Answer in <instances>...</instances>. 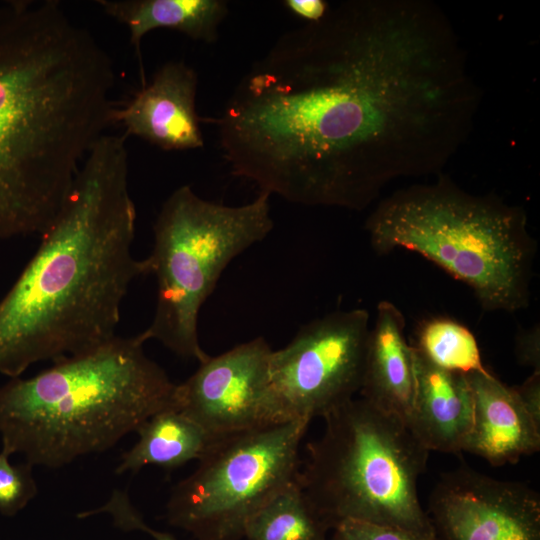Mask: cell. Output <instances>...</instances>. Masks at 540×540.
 Here are the masks:
<instances>
[{"instance_id":"cell-6","label":"cell","mask_w":540,"mask_h":540,"mask_svg":"<svg viewBox=\"0 0 540 540\" xmlns=\"http://www.w3.org/2000/svg\"><path fill=\"white\" fill-rule=\"evenodd\" d=\"M323 419L297 482L329 527L352 519L434 539L418 496L429 450L406 423L361 397Z\"/></svg>"},{"instance_id":"cell-4","label":"cell","mask_w":540,"mask_h":540,"mask_svg":"<svg viewBox=\"0 0 540 540\" xmlns=\"http://www.w3.org/2000/svg\"><path fill=\"white\" fill-rule=\"evenodd\" d=\"M140 334L115 336L33 377L0 387L2 450L58 468L112 448L162 411L178 408V384L144 351Z\"/></svg>"},{"instance_id":"cell-16","label":"cell","mask_w":540,"mask_h":540,"mask_svg":"<svg viewBox=\"0 0 540 540\" xmlns=\"http://www.w3.org/2000/svg\"><path fill=\"white\" fill-rule=\"evenodd\" d=\"M103 11L124 24L140 59V45L150 31L165 28L205 43H214L228 14L224 0H99Z\"/></svg>"},{"instance_id":"cell-18","label":"cell","mask_w":540,"mask_h":540,"mask_svg":"<svg viewBox=\"0 0 540 540\" xmlns=\"http://www.w3.org/2000/svg\"><path fill=\"white\" fill-rule=\"evenodd\" d=\"M331 529L311 506L297 482L269 500L245 527L246 540H327Z\"/></svg>"},{"instance_id":"cell-9","label":"cell","mask_w":540,"mask_h":540,"mask_svg":"<svg viewBox=\"0 0 540 540\" xmlns=\"http://www.w3.org/2000/svg\"><path fill=\"white\" fill-rule=\"evenodd\" d=\"M369 332L367 310H338L303 325L285 347L272 350L271 386L293 420L324 418L360 392Z\"/></svg>"},{"instance_id":"cell-26","label":"cell","mask_w":540,"mask_h":540,"mask_svg":"<svg viewBox=\"0 0 540 540\" xmlns=\"http://www.w3.org/2000/svg\"><path fill=\"white\" fill-rule=\"evenodd\" d=\"M331 540H337V539H335V538L332 537Z\"/></svg>"},{"instance_id":"cell-5","label":"cell","mask_w":540,"mask_h":540,"mask_svg":"<svg viewBox=\"0 0 540 540\" xmlns=\"http://www.w3.org/2000/svg\"><path fill=\"white\" fill-rule=\"evenodd\" d=\"M365 229L375 252L423 256L467 285L485 311L529 305L537 243L521 206L469 193L439 174L381 200Z\"/></svg>"},{"instance_id":"cell-8","label":"cell","mask_w":540,"mask_h":540,"mask_svg":"<svg viewBox=\"0 0 540 540\" xmlns=\"http://www.w3.org/2000/svg\"><path fill=\"white\" fill-rule=\"evenodd\" d=\"M309 424L296 419L213 439L173 488L167 521L195 540L242 539L253 515L296 480Z\"/></svg>"},{"instance_id":"cell-3","label":"cell","mask_w":540,"mask_h":540,"mask_svg":"<svg viewBox=\"0 0 540 540\" xmlns=\"http://www.w3.org/2000/svg\"><path fill=\"white\" fill-rule=\"evenodd\" d=\"M126 136L91 147L40 245L0 301V373L94 349L116 335L132 284L150 274L132 253L136 209Z\"/></svg>"},{"instance_id":"cell-23","label":"cell","mask_w":540,"mask_h":540,"mask_svg":"<svg viewBox=\"0 0 540 540\" xmlns=\"http://www.w3.org/2000/svg\"><path fill=\"white\" fill-rule=\"evenodd\" d=\"M515 354L518 362L540 372V327L534 325L529 329H521L515 339Z\"/></svg>"},{"instance_id":"cell-25","label":"cell","mask_w":540,"mask_h":540,"mask_svg":"<svg viewBox=\"0 0 540 540\" xmlns=\"http://www.w3.org/2000/svg\"><path fill=\"white\" fill-rule=\"evenodd\" d=\"M284 5L306 23L317 22L327 13L330 5L323 0H286Z\"/></svg>"},{"instance_id":"cell-11","label":"cell","mask_w":540,"mask_h":540,"mask_svg":"<svg viewBox=\"0 0 540 540\" xmlns=\"http://www.w3.org/2000/svg\"><path fill=\"white\" fill-rule=\"evenodd\" d=\"M435 540H540V496L469 467L444 473L426 511Z\"/></svg>"},{"instance_id":"cell-14","label":"cell","mask_w":540,"mask_h":540,"mask_svg":"<svg viewBox=\"0 0 540 540\" xmlns=\"http://www.w3.org/2000/svg\"><path fill=\"white\" fill-rule=\"evenodd\" d=\"M473 400L472 425L464 451L493 466L515 463L540 449V427L523 408L513 387L488 370L466 374Z\"/></svg>"},{"instance_id":"cell-24","label":"cell","mask_w":540,"mask_h":540,"mask_svg":"<svg viewBox=\"0 0 540 540\" xmlns=\"http://www.w3.org/2000/svg\"><path fill=\"white\" fill-rule=\"evenodd\" d=\"M523 408L540 427V372L532 374L520 385L513 386Z\"/></svg>"},{"instance_id":"cell-7","label":"cell","mask_w":540,"mask_h":540,"mask_svg":"<svg viewBox=\"0 0 540 540\" xmlns=\"http://www.w3.org/2000/svg\"><path fill=\"white\" fill-rule=\"evenodd\" d=\"M270 194L227 206L205 200L190 186L177 188L156 218L147 257L157 282L155 312L141 338L157 340L176 355L205 361L198 319L225 268L273 229Z\"/></svg>"},{"instance_id":"cell-1","label":"cell","mask_w":540,"mask_h":540,"mask_svg":"<svg viewBox=\"0 0 540 540\" xmlns=\"http://www.w3.org/2000/svg\"><path fill=\"white\" fill-rule=\"evenodd\" d=\"M480 91L429 0H347L282 34L215 120L231 173L305 206L363 210L403 177L439 175Z\"/></svg>"},{"instance_id":"cell-13","label":"cell","mask_w":540,"mask_h":540,"mask_svg":"<svg viewBox=\"0 0 540 540\" xmlns=\"http://www.w3.org/2000/svg\"><path fill=\"white\" fill-rule=\"evenodd\" d=\"M414 397L407 426L427 450L460 453L472 425L466 374L445 370L411 345Z\"/></svg>"},{"instance_id":"cell-2","label":"cell","mask_w":540,"mask_h":540,"mask_svg":"<svg viewBox=\"0 0 540 540\" xmlns=\"http://www.w3.org/2000/svg\"><path fill=\"white\" fill-rule=\"evenodd\" d=\"M113 63L54 0L0 6V239L42 234L111 125Z\"/></svg>"},{"instance_id":"cell-17","label":"cell","mask_w":540,"mask_h":540,"mask_svg":"<svg viewBox=\"0 0 540 540\" xmlns=\"http://www.w3.org/2000/svg\"><path fill=\"white\" fill-rule=\"evenodd\" d=\"M138 441L121 456L116 473L137 472L154 465L173 469L199 460L213 438L178 409L162 411L137 430Z\"/></svg>"},{"instance_id":"cell-22","label":"cell","mask_w":540,"mask_h":540,"mask_svg":"<svg viewBox=\"0 0 540 540\" xmlns=\"http://www.w3.org/2000/svg\"><path fill=\"white\" fill-rule=\"evenodd\" d=\"M337 540H435L415 533L376 523L346 519L334 526Z\"/></svg>"},{"instance_id":"cell-19","label":"cell","mask_w":540,"mask_h":540,"mask_svg":"<svg viewBox=\"0 0 540 540\" xmlns=\"http://www.w3.org/2000/svg\"><path fill=\"white\" fill-rule=\"evenodd\" d=\"M414 346L432 363L445 370L463 374L488 370L482 362L473 333L449 318L425 321L419 328Z\"/></svg>"},{"instance_id":"cell-15","label":"cell","mask_w":540,"mask_h":540,"mask_svg":"<svg viewBox=\"0 0 540 540\" xmlns=\"http://www.w3.org/2000/svg\"><path fill=\"white\" fill-rule=\"evenodd\" d=\"M405 325V317L395 304L379 302L370 327L359 393L361 398L396 415L407 425L414 397V372Z\"/></svg>"},{"instance_id":"cell-10","label":"cell","mask_w":540,"mask_h":540,"mask_svg":"<svg viewBox=\"0 0 540 540\" xmlns=\"http://www.w3.org/2000/svg\"><path fill=\"white\" fill-rule=\"evenodd\" d=\"M271 353L257 337L209 356L178 384V410L213 439L292 421L271 386Z\"/></svg>"},{"instance_id":"cell-12","label":"cell","mask_w":540,"mask_h":540,"mask_svg":"<svg viewBox=\"0 0 540 540\" xmlns=\"http://www.w3.org/2000/svg\"><path fill=\"white\" fill-rule=\"evenodd\" d=\"M198 76L184 61H168L122 107L111 124L165 151L198 149L204 140L196 112Z\"/></svg>"},{"instance_id":"cell-21","label":"cell","mask_w":540,"mask_h":540,"mask_svg":"<svg viewBox=\"0 0 540 540\" xmlns=\"http://www.w3.org/2000/svg\"><path fill=\"white\" fill-rule=\"evenodd\" d=\"M99 513L109 514L112 517L114 525L124 531H143L155 540H176L168 532L154 530L149 527L124 491L115 490L110 499L102 507L88 512L90 516Z\"/></svg>"},{"instance_id":"cell-20","label":"cell","mask_w":540,"mask_h":540,"mask_svg":"<svg viewBox=\"0 0 540 540\" xmlns=\"http://www.w3.org/2000/svg\"><path fill=\"white\" fill-rule=\"evenodd\" d=\"M0 452V513L14 516L37 495V484L28 463L14 465Z\"/></svg>"}]
</instances>
